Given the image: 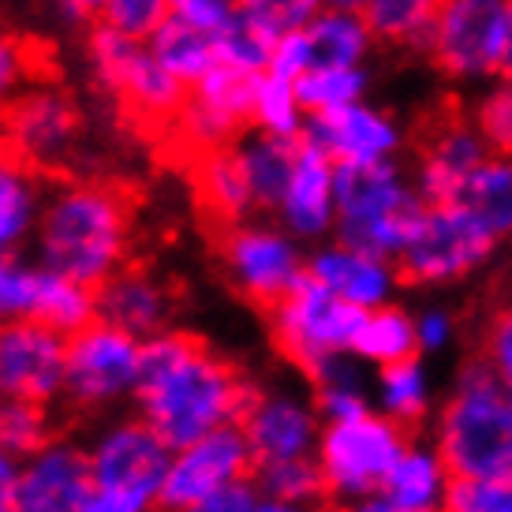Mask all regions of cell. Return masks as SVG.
<instances>
[{"label": "cell", "mask_w": 512, "mask_h": 512, "mask_svg": "<svg viewBox=\"0 0 512 512\" xmlns=\"http://www.w3.org/2000/svg\"><path fill=\"white\" fill-rule=\"evenodd\" d=\"M45 187L49 180L42 172L0 150V258L19 255L27 243H34Z\"/></svg>", "instance_id": "cell-26"}, {"label": "cell", "mask_w": 512, "mask_h": 512, "mask_svg": "<svg viewBox=\"0 0 512 512\" xmlns=\"http://www.w3.org/2000/svg\"><path fill=\"white\" fill-rule=\"evenodd\" d=\"M176 311H180L176 288L161 273L135 266V262L98 288L101 322L124 329L139 341H154L161 333L176 329Z\"/></svg>", "instance_id": "cell-20"}, {"label": "cell", "mask_w": 512, "mask_h": 512, "mask_svg": "<svg viewBox=\"0 0 512 512\" xmlns=\"http://www.w3.org/2000/svg\"><path fill=\"white\" fill-rule=\"evenodd\" d=\"M449 512H512V475L490 483H456Z\"/></svg>", "instance_id": "cell-46"}, {"label": "cell", "mask_w": 512, "mask_h": 512, "mask_svg": "<svg viewBox=\"0 0 512 512\" xmlns=\"http://www.w3.org/2000/svg\"><path fill=\"white\" fill-rule=\"evenodd\" d=\"M251 393L255 385L232 359L187 329H169L143 341V382L131 412L169 449H180L214 430L240 427Z\"/></svg>", "instance_id": "cell-1"}, {"label": "cell", "mask_w": 512, "mask_h": 512, "mask_svg": "<svg viewBox=\"0 0 512 512\" xmlns=\"http://www.w3.org/2000/svg\"><path fill=\"white\" fill-rule=\"evenodd\" d=\"M333 512H404L397 501H389L385 494H374V498L352 501V505H337Z\"/></svg>", "instance_id": "cell-53"}, {"label": "cell", "mask_w": 512, "mask_h": 512, "mask_svg": "<svg viewBox=\"0 0 512 512\" xmlns=\"http://www.w3.org/2000/svg\"><path fill=\"white\" fill-rule=\"evenodd\" d=\"M19 475H23V460H15L12 453L0 449V512H12Z\"/></svg>", "instance_id": "cell-51"}, {"label": "cell", "mask_w": 512, "mask_h": 512, "mask_svg": "<svg viewBox=\"0 0 512 512\" xmlns=\"http://www.w3.org/2000/svg\"><path fill=\"white\" fill-rule=\"evenodd\" d=\"M83 445L90 460V483L98 490H116L161 509V483L172 449L157 438L146 419L135 412L101 419Z\"/></svg>", "instance_id": "cell-12"}, {"label": "cell", "mask_w": 512, "mask_h": 512, "mask_svg": "<svg viewBox=\"0 0 512 512\" xmlns=\"http://www.w3.org/2000/svg\"><path fill=\"white\" fill-rule=\"evenodd\" d=\"M232 154L240 161L243 180L251 187V199H255L258 214H277V206L285 199V187L292 180L299 154V139H277L266 131L247 128L232 143Z\"/></svg>", "instance_id": "cell-25"}, {"label": "cell", "mask_w": 512, "mask_h": 512, "mask_svg": "<svg viewBox=\"0 0 512 512\" xmlns=\"http://www.w3.org/2000/svg\"><path fill=\"white\" fill-rule=\"evenodd\" d=\"M501 79L512 86V0H509V38H505V57H501Z\"/></svg>", "instance_id": "cell-56"}, {"label": "cell", "mask_w": 512, "mask_h": 512, "mask_svg": "<svg viewBox=\"0 0 512 512\" xmlns=\"http://www.w3.org/2000/svg\"><path fill=\"white\" fill-rule=\"evenodd\" d=\"M79 135V105L57 83H34L0 113V150H8L42 176L72 161Z\"/></svg>", "instance_id": "cell-13"}, {"label": "cell", "mask_w": 512, "mask_h": 512, "mask_svg": "<svg viewBox=\"0 0 512 512\" xmlns=\"http://www.w3.org/2000/svg\"><path fill=\"white\" fill-rule=\"evenodd\" d=\"M169 0H109L98 23L124 34L131 42H150L169 23Z\"/></svg>", "instance_id": "cell-42"}, {"label": "cell", "mask_w": 512, "mask_h": 512, "mask_svg": "<svg viewBox=\"0 0 512 512\" xmlns=\"http://www.w3.org/2000/svg\"><path fill=\"white\" fill-rule=\"evenodd\" d=\"M311 68H314L311 45H307V34H303V30L285 34V38H277V42H273L270 72L266 75H277V79H285V83H299Z\"/></svg>", "instance_id": "cell-48"}, {"label": "cell", "mask_w": 512, "mask_h": 512, "mask_svg": "<svg viewBox=\"0 0 512 512\" xmlns=\"http://www.w3.org/2000/svg\"><path fill=\"white\" fill-rule=\"evenodd\" d=\"M34 322L57 329L60 337H75L79 329L98 322V292L72 281V277H60V273H53L45 266V281H42Z\"/></svg>", "instance_id": "cell-34"}, {"label": "cell", "mask_w": 512, "mask_h": 512, "mask_svg": "<svg viewBox=\"0 0 512 512\" xmlns=\"http://www.w3.org/2000/svg\"><path fill=\"white\" fill-rule=\"evenodd\" d=\"M415 333H419V356H438L456 341V318L441 307H427L415 314Z\"/></svg>", "instance_id": "cell-49"}, {"label": "cell", "mask_w": 512, "mask_h": 512, "mask_svg": "<svg viewBox=\"0 0 512 512\" xmlns=\"http://www.w3.org/2000/svg\"><path fill=\"white\" fill-rule=\"evenodd\" d=\"M255 512H333V505H299V501H277L262 498Z\"/></svg>", "instance_id": "cell-54"}, {"label": "cell", "mask_w": 512, "mask_h": 512, "mask_svg": "<svg viewBox=\"0 0 512 512\" xmlns=\"http://www.w3.org/2000/svg\"><path fill=\"white\" fill-rule=\"evenodd\" d=\"M172 19L191 23V27L206 30V34H221L240 19V4L236 0H169Z\"/></svg>", "instance_id": "cell-47"}, {"label": "cell", "mask_w": 512, "mask_h": 512, "mask_svg": "<svg viewBox=\"0 0 512 512\" xmlns=\"http://www.w3.org/2000/svg\"><path fill=\"white\" fill-rule=\"evenodd\" d=\"M135 217L128 195L101 180H49L34 232V258L98 292L131 266Z\"/></svg>", "instance_id": "cell-2"}, {"label": "cell", "mask_w": 512, "mask_h": 512, "mask_svg": "<svg viewBox=\"0 0 512 512\" xmlns=\"http://www.w3.org/2000/svg\"><path fill=\"white\" fill-rule=\"evenodd\" d=\"M438 389H434V374H430L427 359H404L385 370H374V408L393 419L397 427L408 434L430 430L434 412H438Z\"/></svg>", "instance_id": "cell-24"}, {"label": "cell", "mask_w": 512, "mask_h": 512, "mask_svg": "<svg viewBox=\"0 0 512 512\" xmlns=\"http://www.w3.org/2000/svg\"><path fill=\"white\" fill-rule=\"evenodd\" d=\"M255 486L262 498L277 501H299V505H329L326 483L318 460H288V464H270V468H255Z\"/></svg>", "instance_id": "cell-38"}, {"label": "cell", "mask_w": 512, "mask_h": 512, "mask_svg": "<svg viewBox=\"0 0 512 512\" xmlns=\"http://www.w3.org/2000/svg\"><path fill=\"white\" fill-rule=\"evenodd\" d=\"M453 486V471L445 464V456L434 449V441L412 434V441L404 445L400 460L389 471L382 494L397 501L404 512H449Z\"/></svg>", "instance_id": "cell-23"}, {"label": "cell", "mask_w": 512, "mask_h": 512, "mask_svg": "<svg viewBox=\"0 0 512 512\" xmlns=\"http://www.w3.org/2000/svg\"><path fill=\"white\" fill-rule=\"evenodd\" d=\"M90 72L113 94L135 124L154 131H172L187 105V86H180L154 60L150 45L131 42L105 23H90L86 34Z\"/></svg>", "instance_id": "cell-6"}, {"label": "cell", "mask_w": 512, "mask_h": 512, "mask_svg": "<svg viewBox=\"0 0 512 512\" xmlns=\"http://www.w3.org/2000/svg\"><path fill=\"white\" fill-rule=\"evenodd\" d=\"M408 441H412V434L397 427L393 419H385L378 408L359 415V419L326 423L314 460L322 471L329 505L337 509V505H352V501L382 494L385 479H389V471L400 460Z\"/></svg>", "instance_id": "cell-8"}, {"label": "cell", "mask_w": 512, "mask_h": 512, "mask_svg": "<svg viewBox=\"0 0 512 512\" xmlns=\"http://www.w3.org/2000/svg\"><path fill=\"white\" fill-rule=\"evenodd\" d=\"M146 45H150V53H154L157 64H161L180 86H187V90L199 86L202 79L217 68L214 34L191 27V23H180V19H172V15H169V23L157 30Z\"/></svg>", "instance_id": "cell-31"}, {"label": "cell", "mask_w": 512, "mask_h": 512, "mask_svg": "<svg viewBox=\"0 0 512 512\" xmlns=\"http://www.w3.org/2000/svg\"><path fill=\"white\" fill-rule=\"evenodd\" d=\"M154 512H161V509H154Z\"/></svg>", "instance_id": "cell-58"}, {"label": "cell", "mask_w": 512, "mask_h": 512, "mask_svg": "<svg viewBox=\"0 0 512 512\" xmlns=\"http://www.w3.org/2000/svg\"><path fill=\"white\" fill-rule=\"evenodd\" d=\"M456 206H464L494 240L512 236V157H486L483 165L471 172Z\"/></svg>", "instance_id": "cell-32"}, {"label": "cell", "mask_w": 512, "mask_h": 512, "mask_svg": "<svg viewBox=\"0 0 512 512\" xmlns=\"http://www.w3.org/2000/svg\"><path fill=\"white\" fill-rule=\"evenodd\" d=\"M90 486L86 445L72 434H57L42 453L23 460L12 512H83Z\"/></svg>", "instance_id": "cell-18"}, {"label": "cell", "mask_w": 512, "mask_h": 512, "mask_svg": "<svg viewBox=\"0 0 512 512\" xmlns=\"http://www.w3.org/2000/svg\"><path fill=\"white\" fill-rule=\"evenodd\" d=\"M475 356L498 374V382L505 385V393L512 397V299L486 314Z\"/></svg>", "instance_id": "cell-43"}, {"label": "cell", "mask_w": 512, "mask_h": 512, "mask_svg": "<svg viewBox=\"0 0 512 512\" xmlns=\"http://www.w3.org/2000/svg\"><path fill=\"white\" fill-rule=\"evenodd\" d=\"M322 427L326 423L314 408L311 393L285 389V385H255L251 404L240 419L243 438L255 453V468L311 460L318 453Z\"/></svg>", "instance_id": "cell-16"}, {"label": "cell", "mask_w": 512, "mask_h": 512, "mask_svg": "<svg viewBox=\"0 0 512 512\" xmlns=\"http://www.w3.org/2000/svg\"><path fill=\"white\" fill-rule=\"evenodd\" d=\"M143 382V341L109 322H90L68 337L64 400L60 408L79 419H113L135 408Z\"/></svg>", "instance_id": "cell-5"}, {"label": "cell", "mask_w": 512, "mask_h": 512, "mask_svg": "<svg viewBox=\"0 0 512 512\" xmlns=\"http://www.w3.org/2000/svg\"><path fill=\"white\" fill-rule=\"evenodd\" d=\"M322 12H326V0H243L240 4L243 19L262 30L270 42L307 30Z\"/></svg>", "instance_id": "cell-41"}, {"label": "cell", "mask_w": 512, "mask_h": 512, "mask_svg": "<svg viewBox=\"0 0 512 512\" xmlns=\"http://www.w3.org/2000/svg\"><path fill=\"white\" fill-rule=\"evenodd\" d=\"M509 38V0H449L441 12L427 60L441 75L501 72Z\"/></svg>", "instance_id": "cell-15"}, {"label": "cell", "mask_w": 512, "mask_h": 512, "mask_svg": "<svg viewBox=\"0 0 512 512\" xmlns=\"http://www.w3.org/2000/svg\"><path fill=\"white\" fill-rule=\"evenodd\" d=\"M307 277L363 314L393 303V292L400 285L393 262L367 255V251H356V247L337 240L322 243L307 255Z\"/></svg>", "instance_id": "cell-21"}, {"label": "cell", "mask_w": 512, "mask_h": 512, "mask_svg": "<svg viewBox=\"0 0 512 512\" xmlns=\"http://www.w3.org/2000/svg\"><path fill=\"white\" fill-rule=\"evenodd\" d=\"M266 322H270V341L281 352V359L311 382L333 359L352 356L363 311L348 307L344 299L326 292L311 277H303L277 307L266 311Z\"/></svg>", "instance_id": "cell-7"}, {"label": "cell", "mask_w": 512, "mask_h": 512, "mask_svg": "<svg viewBox=\"0 0 512 512\" xmlns=\"http://www.w3.org/2000/svg\"><path fill=\"white\" fill-rule=\"evenodd\" d=\"M258 501H262V494H258L255 479H251V483L228 486V490H221V494H214V498L191 505L187 512H255Z\"/></svg>", "instance_id": "cell-50"}, {"label": "cell", "mask_w": 512, "mask_h": 512, "mask_svg": "<svg viewBox=\"0 0 512 512\" xmlns=\"http://www.w3.org/2000/svg\"><path fill=\"white\" fill-rule=\"evenodd\" d=\"M352 356L370 370H385L393 367V363H404V359H419L415 314H408L397 303H385L378 311H367Z\"/></svg>", "instance_id": "cell-30"}, {"label": "cell", "mask_w": 512, "mask_h": 512, "mask_svg": "<svg viewBox=\"0 0 512 512\" xmlns=\"http://www.w3.org/2000/svg\"><path fill=\"white\" fill-rule=\"evenodd\" d=\"M214 45H217V64H221V68H232V72L247 75V79H262V75L270 72L273 42L258 27H251L243 15L232 27H225L217 34Z\"/></svg>", "instance_id": "cell-39"}, {"label": "cell", "mask_w": 512, "mask_h": 512, "mask_svg": "<svg viewBox=\"0 0 512 512\" xmlns=\"http://www.w3.org/2000/svg\"><path fill=\"white\" fill-rule=\"evenodd\" d=\"M251 479H255V453L243 430H214L169 453V468L161 483V512H187L191 505Z\"/></svg>", "instance_id": "cell-14"}, {"label": "cell", "mask_w": 512, "mask_h": 512, "mask_svg": "<svg viewBox=\"0 0 512 512\" xmlns=\"http://www.w3.org/2000/svg\"><path fill=\"white\" fill-rule=\"evenodd\" d=\"M449 0H367V23L370 38L393 49H412L427 57L434 27H438L441 12Z\"/></svg>", "instance_id": "cell-28"}, {"label": "cell", "mask_w": 512, "mask_h": 512, "mask_svg": "<svg viewBox=\"0 0 512 512\" xmlns=\"http://www.w3.org/2000/svg\"><path fill=\"white\" fill-rule=\"evenodd\" d=\"M412 146L419 157V199L427 206H456L471 172L490 157V146L475 128V113H464L460 98H438L415 116Z\"/></svg>", "instance_id": "cell-10"}, {"label": "cell", "mask_w": 512, "mask_h": 512, "mask_svg": "<svg viewBox=\"0 0 512 512\" xmlns=\"http://www.w3.org/2000/svg\"><path fill=\"white\" fill-rule=\"evenodd\" d=\"M363 86H367V75L359 68H314L296 83V94L303 113L322 116L344 105H359Z\"/></svg>", "instance_id": "cell-37"}, {"label": "cell", "mask_w": 512, "mask_h": 512, "mask_svg": "<svg viewBox=\"0 0 512 512\" xmlns=\"http://www.w3.org/2000/svg\"><path fill=\"white\" fill-rule=\"evenodd\" d=\"M34 68H38L34 45H30L27 38H19V34L0 30V113H4L23 90L34 86Z\"/></svg>", "instance_id": "cell-44"}, {"label": "cell", "mask_w": 512, "mask_h": 512, "mask_svg": "<svg viewBox=\"0 0 512 512\" xmlns=\"http://www.w3.org/2000/svg\"><path fill=\"white\" fill-rule=\"evenodd\" d=\"M191 184H195L199 206L206 210V217L214 225L228 228L240 225V221H251L258 214L255 199H251V187L243 180V169L236 154H232V146L191 157Z\"/></svg>", "instance_id": "cell-27"}, {"label": "cell", "mask_w": 512, "mask_h": 512, "mask_svg": "<svg viewBox=\"0 0 512 512\" xmlns=\"http://www.w3.org/2000/svg\"><path fill=\"white\" fill-rule=\"evenodd\" d=\"M68 337L30 318H0V400L60 408Z\"/></svg>", "instance_id": "cell-17"}, {"label": "cell", "mask_w": 512, "mask_h": 512, "mask_svg": "<svg viewBox=\"0 0 512 512\" xmlns=\"http://www.w3.org/2000/svg\"><path fill=\"white\" fill-rule=\"evenodd\" d=\"M423 210L427 202L400 180L393 161L337 165V243L397 262Z\"/></svg>", "instance_id": "cell-4"}, {"label": "cell", "mask_w": 512, "mask_h": 512, "mask_svg": "<svg viewBox=\"0 0 512 512\" xmlns=\"http://www.w3.org/2000/svg\"><path fill=\"white\" fill-rule=\"evenodd\" d=\"M251 128L277 135V139H299L307 128V113L299 105L296 83H285L277 75H262L255 83V109H251Z\"/></svg>", "instance_id": "cell-36"}, {"label": "cell", "mask_w": 512, "mask_h": 512, "mask_svg": "<svg viewBox=\"0 0 512 512\" xmlns=\"http://www.w3.org/2000/svg\"><path fill=\"white\" fill-rule=\"evenodd\" d=\"M427 438L445 456L456 483L512 475V397L479 356L456 367Z\"/></svg>", "instance_id": "cell-3"}, {"label": "cell", "mask_w": 512, "mask_h": 512, "mask_svg": "<svg viewBox=\"0 0 512 512\" xmlns=\"http://www.w3.org/2000/svg\"><path fill=\"white\" fill-rule=\"evenodd\" d=\"M217 258L232 292L262 311L277 307L307 277V255L277 221H240L217 232Z\"/></svg>", "instance_id": "cell-9"}, {"label": "cell", "mask_w": 512, "mask_h": 512, "mask_svg": "<svg viewBox=\"0 0 512 512\" xmlns=\"http://www.w3.org/2000/svg\"><path fill=\"white\" fill-rule=\"evenodd\" d=\"M236 4H243V0H236Z\"/></svg>", "instance_id": "cell-57"}, {"label": "cell", "mask_w": 512, "mask_h": 512, "mask_svg": "<svg viewBox=\"0 0 512 512\" xmlns=\"http://www.w3.org/2000/svg\"><path fill=\"white\" fill-rule=\"evenodd\" d=\"M303 34H307V45H311L314 68H359V60L367 57L370 42H374L359 15L337 12H322Z\"/></svg>", "instance_id": "cell-33"}, {"label": "cell", "mask_w": 512, "mask_h": 512, "mask_svg": "<svg viewBox=\"0 0 512 512\" xmlns=\"http://www.w3.org/2000/svg\"><path fill=\"white\" fill-rule=\"evenodd\" d=\"M45 266L38 258L8 255L0 258V318H30L38 311Z\"/></svg>", "instance_id": "cell-40"}, {"label": "cell", "mask_w": 512, "mask_h": 512, "mask_svg": "<svg viewBox=\"0 0 512 512\" xmlns=\"http://www.w3.org/2000/svg\"><path fill=\"white\" fill-rule=\"evenodd\" d=\"M105 4L109 0H60V8L72 15V19H83V23H98Z\"/></svg>", "instance_id": "cell-52"}, {"label": "cell", "mask_w": 512, "mask_h": 512, "mask_svg": "<svg viewBox=\"0 0 512 512\" xmlns=\"http://www.w3.org/2000/svg\"><path fill=\"white\" fill-rule=\"evenodd\" d=\"M273 221L299 243H322L337 228V165L299 135V154Z\"/></svg>", "instance_id": "cell-19"}, {"label": "cell", "mask_w": 512, "mask_h": 512, "mask_svg": "<svg viewBox=\"0 0 512 512\" xmlns=\"http://www.w3.org/2000/svg\"><path fill=\"white\" fill-rule=\"evenodd\" d=\"M326 12H337V15H359L367 12V0H326Z\"/></svg>", "instance_id": "cell-55"}, {"label": "cell", "mask_w": 512, "mask_h": 512, "mask_svg": "<svg viewBox=\"0 0 512 512\" xmlns=\"http://www.w3.org/2000/svg\"><path fill=\"white\" fill-rule=\"evenodd\" d=\"M494 243L464 206H427L393 266L400 285H453L483 266Z\"/></svg>", "instance_id": "cell-11"}, {"label": "cell", "mask_w": 512, "mask_h": 512, "mask_svg": "<svg viewBox=\"0 0 512 512\" xmlns=\"http://www.w3.org/2000/svg\"><path fill=\"white\" fill-rule=\"evenodd\" d=\"M60 434L57 408L30 400H0V449L15 460H30Z\"/></svg>", "instance_id": "cell-35"}, {"label": "cell", "mask_w": 512, "mask_h": 512, "mask_svg": "<svg viewBox=\"0 0 512 512\" xmlns=\"http://www.w3.org/2000/svg\"><path fill=\"white\" fill-rule=\"evenodd\" d=\"M303 139H311L333 165H374L397 150V128L367 105H344L333 113L307 116Z\"/></svg>", "instance_id": "cell-22"}, {"label": "cell", "mask_w": 512, "mask_h": 512, "mask_svg": "<svg viewBox=\"0 0 512 512\" xmlns=\"http://www.w3.org/2000/svg\"><path fill=\"white\" fill-rule=\"evenodd\" d=\"M314 408L322 423H344L374 412V370L363 367L356 356L333 359L326 370L311 378Z\"/></svg>", "instance_id": "cell-29"}, {"label": "cell", "mask_w": 512, "mask_h": 512, "mask_svg": "<svg viewBox=\"0 0 512 512\" xmlns=\"http://www.w3.org/2000/svg\"><path fill=\"white\" fill-rule=\"evenodd\" d=\"M475 128L490 146V154L512 157V86H498L494 94H486L475 109Z\"/></svg>", "instance_id": "cell-45"}]
</instances>
